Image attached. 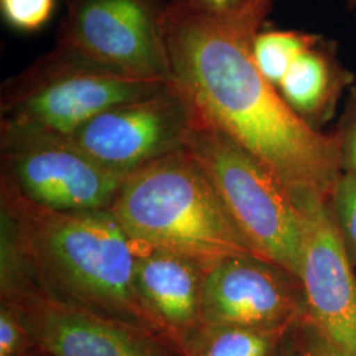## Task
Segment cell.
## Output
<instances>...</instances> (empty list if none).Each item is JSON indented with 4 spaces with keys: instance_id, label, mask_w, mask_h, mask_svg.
<instances>
[{
    "instance_id": "6da1fadb",
    "label": "cell",
    "mask_w": 356,
    "mask_h": 356,
    "mask_svg": "<svg viewBox=\"0 0 356 356\" xmlns=\"http://www.w3.org/2000/svg\"><path fill=\"white\" fill-rule=\"evenodd\" d=\"M272 0H169L164 20L175 85L207 123L276 178L301 210L331 204L343 176L334 135L312 127L261 74L254 41Z\"/></svg>"
},
{
    "instance_id": "7a4b0ae2",
    "label": "cell",
    "mask_w": 356,
    "mask_h": 356,
    "mask_svg": "<svg viewBox=\"0 0 356 356\" xmlns=\"http://www.w3.org/2000/svg\"><path fill=\"white\" fill-rule=\"evenodd\" d=\"M0 194L1 266L66 302L165 335L136 286V245L108 209H45L3 184Z\"/></svg>"
},
{
    "instance_id": "3957f363",
    "label": "cell",
    "mask_w": 356,
    "mask_h": 356,
    "mask_svg": "<svg viewBox=\"0 0 356 356\" xmlns=\"http://www.w3.org/2000/svg\"><path fill=\"white\" fill-rule=\"evenodd\" d=\"M108 210L132 242L184 256L204 270L254 254L186 148L128 175Z\"/></svg>"
},
{
    "instance_id": "277c9868",
    "label": "cell",
    "mask_w": 356,
    "mask_h": 356,
    "mask_svg": "<svg viewBox=\"0 0 356 356\" xmlns=\"http://www.w3.org/2000/svg\"><path fill=\"white\" fill-rule=\"evenodd\" d=\"M175 83L120 76L54 47L1 86V129L72 135L97 115Z\"/></svg>"
},
{
    "instance_id": "5b68a950",
    "label": "cell",
    "mask_w": 356,
    "mask_h": 356,
    "mask_svg": "<svg viewBox=\"0 0 356 356\" xmlns=\"http://www.w3.org/2000/svg\"><path fill=\"white\" fill-rule=\"evenodd\" d=\"M186 149L204 168L254 256L300 281L304 213L276 178L202 116Z\"/></svg>"
},
{
    "instance_id": "8992f818",
    "label": "cell",
    "mask_w": 356,
    "mask_h": 356,
    "mask_svg": "<svg viewBox=\"0 0 356 356\" xmlns=\"http://www.w3.org/2000/svg\"><path fill=\"white\" fill-rule=\"evenodd\" d=\"M169 0H65L56 47L141 81L175 83L164 20Z\"/></svg>"
},
{
    "instance_id": "52a82bcc",
    "label": "cell",
    "mask_w": 356,
    "mask_h": 356,
    "mask_svg": "<svg viewBox=\"0 0 356 356\" xmlns=\"http://www.w3.org/2000/svg\"><path fill=\"white\" fill-rule=\"evenodd\" d=\"M0 301L22 313L35 346L51 356H184L165 335L66 302L17 270L0 273Z\"/></svg>"
},
{
    "instance_id": "ba28073f",
    "label": "cell",
    "mask_w": 356,
    "mask_h": 356,
    "mask_svg": "<svg viewBox=\"0 0 356 356\" xmlns=\"http://www.w3.org/2000/svg\"><path fill=\"white\" fill-rule=\"evenodd\" d=\"M0 131L1 184L41 207L107 210L127 177L99 165L64 138Z\"/></svg>"
},
{
    "instance_id": "9c48e42d",
    "label": "cell",
    "mask_w": 356,
    "mask_h": 356,
    "mask_svg": "<svg viewBox=\"0 0 356 356\" xmlns=\"http://www.w3.org/2000/svg\"><path fill=\"white\" fill-rule=\"evenodd\" d=\"M201 115L176 85L97 115L65 136L76 149L106 169L132 172L186 148Z\"/></svg>"
},
{
    "instance_id": "30bf717a",
    "label": "cell",
    "mask_w": 356,
    "mask_h": 356,
    "mask_svg": "<svg viewBox=\"0 0 356 356\" xmlns=\"http://www.w3.org/2000/svg\"><path fill=\"white\" fill-rule=\"evenodd\" d=\"M304 314L301 282L254 254L229 257L204 270V325L282 327Z\"/></svg>"
},
{
    "instance_id": "8fae6325",
    "label": "cell",
    "mask_w": 356,
    "mask_h": 356,
    "mask_svg": "<svg viewBox=\"0 0 356 356\" xmlns=\"http://www.w3.org/2000/svg\"><path fill=\"white\" fill-rule=\"evenodd\" d=\"M305 231L300 282L304 318L348 356H356V268L344 245L331 204L301 210Z\"/></svg>"
},
{
    "instance_id": "7c38bea8",
    "label": "cell",
    "mask_w": 356,
    "mask_h": 356,
    "mask_svg": "<svg viewBox=\"0 0 356 356\" xmlns=\"http://www.w3.org/2000/svg\"><path fill=\"white\" fill-rule=\"evenodd\" d=\"M135 245L138 291L164 334L182 353L204 326V269L184 256Z\"/></svg>"
},
{
    "instance_id": "4fadbf2b",
    "label": "cell",
    "mask_w": 356,
    "mask_h": 356,
    "mask_svg": "<svg viewBox=\"0 0 356 356\" xmlns=\"http://www.w3.org/2000/svg\"><path fill=\"white\" fill-rule=\"evenodd\" d=\"M353 81L350 72L338 60L334 45L316 36L296 56L277 90L296 114L322 131V126L334 116L344 90L354 85Z\"/></svg>"
},
{
    "instance_id": "5bb4252c",
    "label": "cell",
    "mask_w": 356,
    "mask_h": 356,
    "mask_svg": "<svg viewBox=\"0 0 356 356\" xmlns=\"http://www.w3.org/2000/svg\"><path fill=\"white\" fill-rule=\"evenodd\" d=\"M294 326L244 327L204 325L182 351L184 356H280Z\"/></svg>"
},
{
    "instance_id": "9a60e30c",
    "label": "cell",
    "mask_w": 356,
    "mask_h": 356,
    "mask_svg": "<svg viewBox=\"0 0 356 356\" xmlns=\"http://www.w3.org/2000/svg\"><path fill=\"white\" fill-rule=\"evenodd\" d=\"M316 36L300 31H261L254 41V63L261 74L277 88L296 56Z\"/></svg>"
},
{
    "instance_id": "2e32d148",
    "label": "cell",
    "mask_w": 356,
    "mask_h": 356,
    "mask_svg": "<svg viewBox=\"0 0 356 356\" xmlns=\"http://www.w3.org/2000/svg\"><path fill=\"white\" fill-rule=\"evenodd\" d=\"M331 210L356 268V176L343 173L331 200Z\"/></svg>"
},
{
    "instance_id": "e0dca14e",
    "label": "cell",
    "mask_w": 356,
    "mask_h": 356,
    "mask_svg": "<svg viewBox=\"0 0 356 356\" xmlns=\"http://www.w3.org/2000/svg\"><path fill=\"white\" fill-rule=\"evenodd\" d=\"M56 0H0L3 19L13 29L33 33L51 22Z\"/></svg>"
},
{
    "instance_id": "ac0fdd59",
    "label": "cell",
    "mask_w": 356,
    "mask_h": 356,
    "mask_svg": "<svg viewBox=\"0 0 356 356\" xmlns=\"http://www.w3.org/2000/svg\"><path fill=\"white\" fill-rule=\"evenodd\" d=\"M36 347L26 321L15 306L0 301V356H24Z\"/></svg>"
},
{
    "instance_id": "d6986e66",
    "label": "cell",
    "mask_w": 356,
    "mask_h": 356,
    "mask_svg": "<svg viewBox=\"0 0 356 356\" xmlns=\"http://www.w3.org/2000/svg\"><path fill=\"white\" fill-rule=\"evenodd\" d=\"M341 154L343 173L356 176V86L348 89V97L337 131L332 134Z\"/></svg>"
},
{
    "instance_id": "ffe728a7",
    "label": "cell",
    "mask_w": 356,
    "mask_h": 356,
    "mask_svg": "<svg viewBox=\"0 0 356 356\" xmlns=\"http://www.w3.org/2000/svg\"><path fill=\"white\" fill-rule=\"evenodd\" d=\"M292 335L302 356H348L304 316L294 325Z\"/></svg>"
},
{
    "instance_id": "44dd1931",
    "label": "cell",
    "mask_w": 356,
    "mask_h": 356,
    "mask_svg": "<svg viewBox=\"0 0 356 356\" xmlns=\"http://www.w3.org/2000/svg\"><path fill=\"white\" fill-rule=\"evenodd\" d=\"M280 356H302L301 355V353L298 351L294 339H293L292 332H291V334L288 335V338L285 339L284 346H282V348H281Z\"/></svg>"
},
{
    "instance_id": "7402d4cb",
    "label": "cell",
    "mask_w": 356,
    "mask_h": 356,
    "mask_svg": "<svg viewBox=\"0 0 356 356\" xmlns=\"http://www.w3.org/2000/svg\"><path fill=\"white\" fill-rule=\"evenodd\" d=\"M207 4H210L211 7H216V8H223V7H227L229 4H231L234 0H204Z\"/></svg>"
},
{
    "instance_id": "603a6c76",
    "label": "cell",
    "mask_w": 356,
    "mask_h": 356,
    "mask_svg": "<svg viewBox=\"0 0 356 356\" xmlns=\"http://www.w3.org/2000/svg\"><path fill=\"white\" fill-rule=\"evenodd\" d=\"M24 356H51L49 354H47L45 351H42L41 348H38V347H33L28 354H26Z\"/></svg>"
},
{
    "instance_id": "cb8c5ba5",
    "label": "cell",
    "mask_w": 356,
    "mask_h": 356,
    "mask_svg": "<svg viewBox=\"0 0 356 356\" xmlns=\"http://www.w3.org/2000/svg\"><path fill=\"white\" fill-rule=\"evenodd\" d=\"M348 1H350V4L356 10V0H348Z\"/></svg>"
}]
</instances>
